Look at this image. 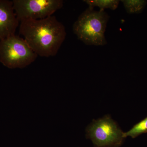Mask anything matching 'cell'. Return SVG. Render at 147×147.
Returning a JSON list of instances; mask_svg holds the SVG:
<instances>
[{
    "instance_id": "1",
    "label": "cell",
    "mask_w": 147,
    "mask_h": 147,
    "mask_svg": "<svg viewBox=\"0 0 147 147\" xmlns=\"http://www.w3.org/2000/svg\"><path fill=\"white\" fill-rule=\"evenodd\" d=\"M19 32L38 56L54 57L65 39V27L54 16L20 21Z\"/></svg>"
},
{
    "instance_id": "2",
    "label": "cell",
    "mask_w": 147,
    "mask_h": 147,
    "mask_svg": "<svg viewBox=\"0 0 147 147\" xmlns=\"http://www.w3.org/2000/svg\"><path fill=\"white\" fill-rule=\"evenodd\" d=\"M109 18L110 16L104 11L88 7L74 24V33L86 45H105L107 43L105 32Z\"/></svg>"
},
{
    "instance_id": "3",
    "label": "cell",
    "mask_w": 147,
    "mask_h": 147,
    "mask_svg": "<svg viewBox=\"0 0 147 147\" xmlns=\"http://www.w3.org/2000/svg\"><path fill=\"white\" fill-rule=\"evenodd\" d=\"M37 57L24 38L18 36L0 40V63L7 68H24Z\"/></svg>"
},
{
    "instance_id": "4",
    "label": "cell",
    "mask_w": 147,
    "mask_h": 147,
    "mask_svg": "<svg viewBox=\"0 0 147 147\" xmlns=\"http://www.w3.org/2000/svg\"><path fill=\"white\" fill-rule=\"evenodd\" d=\"M86 132L94 147H120L125 139L123 131L109 115L93 120Z\"/></svg>"
},
{
    "instance_id": "5",
    "label": "cell",
    "mask_w": 147,
    "mask_h": 147,
    "mask_svg": "<svg viewBox=\"0 0 147 147\" xmlns=\"http://www.w3.org/2000/svg\"><path fill=\"white\" fill-rule=\"evenodd\" d=\"M13 7L19 21L40 20L53 16L63 5L62 0H13Z\"/></svg>"
},
{
    "instance_id": "6",
    "label": "cell",
    "mask_w": 147,
    "mask_h": 147,
    "mask_svg": "<svg viewBox=\"0 0 147 147\" xmlns=\"http://www.w3.org/2000/svg\"><path fill=\"white\" fill-rule=\"evenodd\" d=\"M19 22L12 1L0 0V40L15 35Z\"/></svg>"
},
{
    "instance_id": "7",
    "label": "cell",
    "mask_w": 147,
    "mask_h": 147,
    "mask_svg": "<svg viewBox=\"0 0 147 147\" xmlns=\"http://www.w3.org/2000/svg\"><path fill=\"white\" fill-rule=\"evenodd\" d=\"M84 1L88 6V8L94 9V7H98L99 10L103 11L106 9L115 10L120 2L118 0H85Z\"/></svg>"
},
{
    "instance_id": "8",
    "label": "cell",
    "mask_w": 147,
    "mask_h": 147,
    "mask_svg": "<svg viewBox=\"0 0 147 147\" xmlns=\"http://www.w3.org/2000/svg\"><path fill=\"white\" fill-rule=\"evenodd\" d=\"M127 12L130 14L142 12L146 4V1L144 0H122Z\"/></svg>"
},
{
    "instance_id": "9",
    "label": "cell",
    "mask_w": 147,
    "mask_h": 147,
    "mask_svg": "<svg viewBox=\"0 0 147 147\" xmlns=\"http://www.w3.org/2000/svg\"><path fill=\"white\" fill-rule=\"evenodd\" d=\"M147 132V117L133 126L127 132H124L125 138L129 137L135 138L139 135Z\"/></svg>"
}]
</instances>
